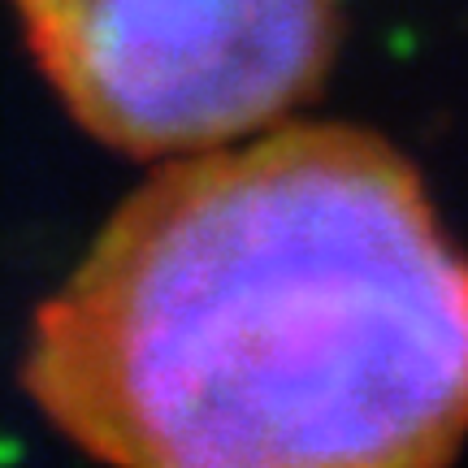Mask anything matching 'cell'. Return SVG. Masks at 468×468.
<instances>
[{
	"instance_id": "6da1fadb",
	"label": "cell",
	"mask_w": 468,
	"mask_h": 468,
	"mask_svg": "<svg viewBox=\"0 0 468 468\" xmlns=\"http://www.w3.org/2000/svg\"><path fill=\"white\" fill-rule=\"evenodd\" d=\"M31 390L122 464H434L468 434V256L365 131L186 152L39 308Z\"/></svg>"
},
{
	"instance_id": "7a4b0ae2",
	"label": "cell",
	"mask_w": 468,
	"mask_h": 468,
	"mask_svg": "<svg viewBox=\"0 0 468 468\" xmlns=\"http://www.w3.org/2000/svg\"><path fill=\"white\" fill-rule=\"evenodd\" d=\"M69 113L126 152H204L321 83L338 0H17Z\"/></svg>"
}]
</instances>
